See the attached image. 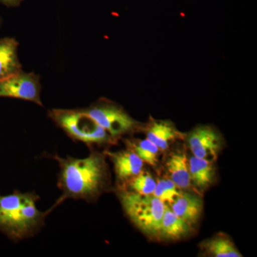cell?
Here are the masks:
<instances>
[{
  "mask_svg": "<svg viewBox=\"0 0 257 257\" xmlns=\"http://www.w3.org/2000/svg\"><path fill=\"white\" fill-rule=\"evenodd\" d=\"M146 135L147 140L155 144L161 152L166 151L175 140L183 138L184 135L172 121L153 119L147 125Z\"/></svg>",
  "mask_w": 257,
  "mask_h": 257,
  "instance_id": "9",
  "label": "cell"
},
{
  "mask_svg": "<svg viewBox=\"0 0 257 257\" xmlns=\"http://www.w3.org/2000/svg\"><path fill=\"white\" fill-rule=\"evenodd\" d=\"M203 256L212 257H242L234 241L227 234L219 233L204 240L199 244Z\"/></svg>",
  "mask_w": 257,
  "mask_h": 257,
  "instance_id": "13",
  "label": "cell"
},
{
  "mask_svg": "<svg viewBox=\"0 0 257 257\" xmlns=\"http://www.w3.org/2000/svg\"><path fill=\"white\" fill-rule=\"evenodd\" d=\"M0 23H1V20H0Z\"/></svg>",
  "mask_w": 257,
  "mask_h": 257,
  "instance_id": "21",
  "label": "cell"
},
{
  "mask_svg": "<svg viewBox=\"0 0 257 257\" xmlns=\"http://www.w3.org/2000/svg\"><path fill=\"white\" fill-rule=\"evenodd\" d=\"M114 165L119 188H124L128 181L143 172L144 162L132 150L126 149L118 152H104Z\"/></svg>",
  "mask_w": 257,
  "mask_h": 257,
  "instance_id": "8",
  "label": "cell"
},
{
  "mask_svg": "<svg viewBox=\"0 0 257 257\" xmlns=\"http://www.w3.org/2000/svg\"><path fill=\"white\" fill-rule=\"evenodd\" d=\"M117 192L125 214L133 224L148 236H159L165 203L152 194L144 195L125 188Z\"/></svg>",
  "mask_w": 257,
  "mask_h": 257,
  "instance_id": "3",
  "label": "cell"
},
{
  "mask_svg": "<svg viewBox=\"0 0 257 257\" xmlns=\"http://www.w3.org/2000/svg\"><path fill=\"white\" fill-rule=\"evenodd\" d=\"M23 0H0V3L8 7V8H15L20 6Z\"/></svg>",
  "mask_w": 257,
  "mask_h": 257,
  "instance_id": "20",
  "label": "cell"
},
{
  "mask_svg": "<svg viewBox=\"0 0 257 257\" xmlns=\"http://www.w3.org/2000/svg\"><path fill=\"white\" fill-rule=\"evenodd\" d=\"M48 116L67 136L89 147L114 145L117 140L81 109H52Z\"/></svg>",
  "mask_w": 257,
  "mask_h": 257,
  "instance_id": "2",
  "label": "cell"
},
{
  "mask_svg": "<svg viewBox=\"0 0 257 257\" xmlns=\"http://www.w3.org/2000/svg\"><path fill=\"white\" fill-rule=\"evenodd\" d=\"M84 159L52 155L58 162V188L62 191L61 199H82L93 202L107 188L109 183V168L106 155L94 150Z\"/></svg>",
  "mask_w": 257,
  "mask_h": 257,
  "instance_id": "1",
  "label": "cell"
},
{
  "mask_svg": "<svg viewBox=\"0 0 257 257\" xmlns=\"http://www.w3.org/2000/svg\"><path fill=\"white\" fill-rule=\"evenodd\" d=\"M40 77L23 70L0 80V97L15 98L43 106L41 99Z\"/></svg>",
  "mask_w": 257,
  "mask_h": 257,
  "instance_id": "6",
  "label": "cell"
},
{
  "mask_svg": "<svg viewBox=\"0 0 257 257\" xmlns=\"http://www.w3.org/2000/svg\"><path fill=\"white\" fill-rule=\"evenodd\" d=\"M170 208L176 215L192 228L200 220L204 203L202 198L196 194L182 192V195L171 204Z\"/></svg>",
  "mask_w": 257,
  "mask_h": 257,
  "instance_id": "11",
  "label": "cell"
},
{
  "mask_svg": "<svg viewBox=\"0 0 257 257\" xmlns=\"http://www.w3.org/2000/svg\"><path fill=\"white\" fill-rule=\"evenodd\" d=\"M126 147L132 150L142 160L144 163L151 166H157L159 162V155L161 152L160 149L147 139H131L125 140Z\"/></svg>",
  "mask_w": 257,
  "mask_h": 257,
  "instance_id": "17",
  "label": "cell"
},
{
  "mask_svg": "<svg viewBox=\"0 0 257 257\" xmlns=\"http://www.w3.org/2000/svg\"><path fill=\"white\" fill-rule=\"evenodd\" d=\"M187 145L193 156L214 162L219 156L224 140L216 128L209 125H200L186 135Z\"/></svg>",
  "mask_w": 257,
  "mask_h": 257,
  "instance_id": "7",
  "label": "cell"
},
{
  "mask_svg": "<svg viewBox=\"0 0 257 257\" xmlns=\"http://www.w3.org/2000/svg\"><path fill=\"white\" fill-rule=\"evenodd\" d=\"M32 192L15 191L9 195H0V232L9 235L19 211Z\"/></svg>",
  "mask_w": 257,
  "mask_h": 257,
  "instance_id": "10",
  "label": "cell"
},
{
  "mask_svg": "<svg viewBox=\"0 0 257 257\" xmlns=\"http://www.w3.org/2000/svg\"><path fill=\"white\" fill-rule=\"evenodd\" d=\"M82 109L117 141L142 128L141 123L132 117L122 106L105 98Z\"/></svg>",
  "mask_w": 257,
  "mask_h": 257,
  "instance_id": "4",
  "label": "cell"
},
{
  "mask_svg": "<svg viewBox=\"0 0 257 257\" xmlns=\"http://www.w3.org/2000/svg\"><path fill=\"white\" fill-rule=\"evenodd\" d=\"M167 170L170 179L181 189L191 187L190 175L189 170V160L184 151L172 152L166 162Z\"/></svg>",
  "mask_w": 257,
  "mask_h": 257,
  "instance_id": "16",
  "label": "cell"
},
{
  "mask_svg": "<svg viewBox=\"0 0 257 257\" xmlns=\"http://www.w3.org/2000/svg\"><path fill=\"white\" fill-rule=\"evenodd\" d=\"M182 194V189H179L172 179H162L157 182L152 195L160 199L165 204H170L171 205Z\"/></svg>",
  "mask_w": 257,
  "mask_h": 257,
  "instance_id": "18",
  "label": "cell"
},
{
  "mask_svg": "<svg viewBox=\"0 0 257 257\" xmlns=\"http://www.w3.org/2000/svg\"><path fill=\"white\" fill-rule=\"evenodd\" d=\"M20 44L14 37H4L0 40V80L23 70L18 57Z\"/></svg>",
  "mask_w": 257,
  "mask_h": 257,
  "instance_id": "12",
  "label": "cell"
},
{
  "mask_svg": "<svg viewBox=\"0 0 257 257\" xmlns=\"http://www.w3.org/2000/svg\"><path fill=\"white\" fill-rule=\"evenodd\" d=\"M39 199L40 197L35 192H32L28 200L24 203L8 236L10 239L18 241L33 236L44 226L45 219L51 211L63 202L62 199H59L50 210L43 212L36 207Z\"/></svg>",
  "mask_w": 257,
  "mask_h": 257,
  "instance_id": "5",
  "label": "cell"
},
{
  "mask_svg": "<svg viewBox=\"0 0 257 257\" xmlns=\"http://www.w3.org/2000/svg\"><path fill=\"white\" fill-rule=\"evenodd\" d=\"M156 184V181L152 176L148 172L143 171L136 177L128 181L125 187H128L131 191L138 194L150 195L153 194Z\"/></svg>",
  "mask_w": 257,
  "mask_h": 257,
  "instance_id": "19",
  "label": "cell"
},
{
  "mask_svg": "<svg viewBox=\"0 0 257 257\" xmlns=\"http://www.w3.org/2000/svg\"><path fill=\"white\" fill-rule=\"evenodd\" d=\"M192 231V227L176 215L166 204L162 216L159 237L170 241H177L185 238Z\"/></svg>",
  "mask_w": 257,
  "mask_h": 257,
  "instance_id": "15",
  "label": "cell"
},
{
  "mask_svg": "<svg viewBox=\"0 0 257 257\" xmlns=\"http://www.w3.org/2000/svg\"><path fill=\"white\" fill-rule=\"evenodd\" d=\"M214 163V162L194 156L189 159L191 182L202 192L209 189L215 180L216 169Z\"/></svg>",
  "mask_w": 257,
  "mask_h": 257,
  "instance_id": "14",
  "label": "cell"
}]
</instances>
